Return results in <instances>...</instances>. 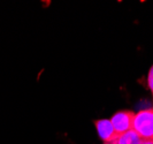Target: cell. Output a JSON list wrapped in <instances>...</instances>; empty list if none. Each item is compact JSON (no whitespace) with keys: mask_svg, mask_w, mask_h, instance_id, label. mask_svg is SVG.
I'll use <instances>...</instances> for the list:
<instances>
[{"mask_svg":"<svg viewBox=\"0 0 153 144\" xmlns=\"http://www.w3.org/2000/svg\"><path fill=\"white\" fill-rule=\"evenodd\" d=\"M131 129L142 140H153V108H146L135 113Z\"/></svg>","mask_w":153,"mask_h":144,"instance_id":"obj_1","label":"cell"},{"mask_svg":"<svg viewBox=\"0 0 153 144\" xmlns=\"http://www.w3.org/2000/svg\"><path fill=\"white\" fill-rule=\"evenodd\" d=\"M134 116H135V113L131 111H120L109 119L115 134H116V137L130 130L132 127Z\"/></svg>","mask_w":153,"mask_h":144,"instance_id":"obj_2","label":"cell"},{"mask_svg":"<svg viewBox=\"0 0 153 144\" xmlns=\"http://www.w3.org/2000/svg\"><path fill=\"white\" fill-rule=\"evenodd\" d=\"M96 128L97 131L99 134L100 138L104 141V142H112L116 138V134H115L113 126L109 120H98L96 121Z\"/></svg>","mask_w":153,"mask_h":144,"instance_id":"obj_3","label":"cell"},{"mask_svg":"<svg viewBox=\"0 0 153 144\" xmlns=\"http://www.w3.org/2000/svg\"><path fill=\"white\" fill-rule=\"evenodd\" d=\"M142 142L143 140L138 136V134L134 129L128 130L122 135H119L113 141L114 144H142Z\"/></svg>","mask_w":153,"mask_h":144,"instance_id":"obj_4","label":"cell"},{"mask_svg":"<svg viewBox=\"0 0 153 144\" xmlns=\"http://www.w3.org/2000/svg\"><path fill=\"white\" fill-rule=\"evenodd\" d=\"M147 84H149L150 90L152 91V93H153V65L151 66L150 72H149V75H147Z\"/></svg>","mask_w":153,"mask_h":144,"instance_id":"obj_5","label":"cell"},{"mask_svg":"<svg viewBox=\"0 0 153 144\" xmlns=\"http://www.w3.org/2000/svg\"><path fill=\"white\" fill-rule=\"evenodd\" d=\"M142 144H153V140H143Z\"/></svg>","mask_w":153,"mask_h":144,"instance_id":"obj_6","label":"cell"},{"mask_svg":"<svg viewBox=\"0 0 153 144\" xmlns=\"http://www.w3.org/2000/svg\"><path fill=\"white\" fill-rule=\"evenodd\" d=\"M104 144H114V143H113V141H112V142H104Z\"/></svg>","mask_w":153,"mask_h":144,"instance_id":"obj_7","label":"cell"}]
</instances>
